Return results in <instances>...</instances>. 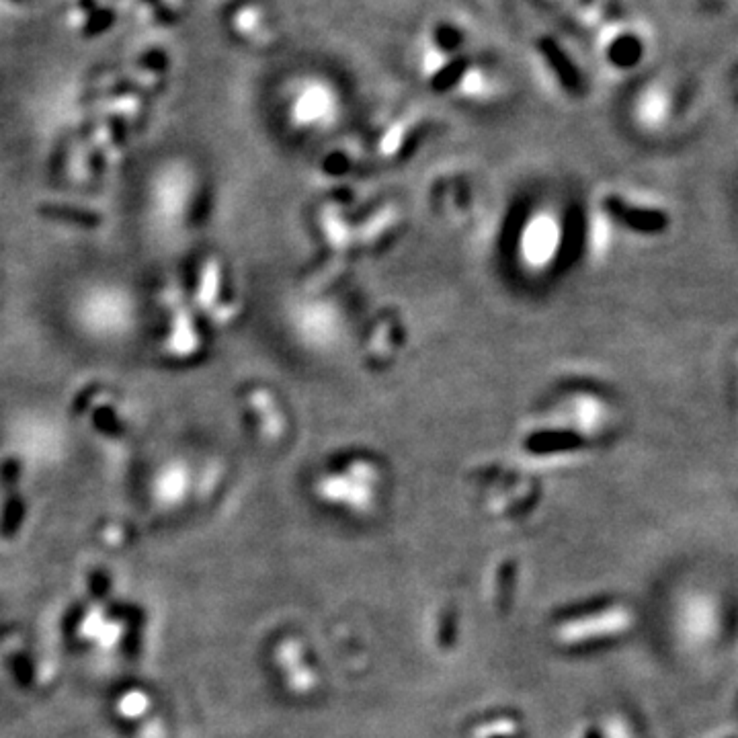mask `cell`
Wrapping results in <instances>:
<instances>
[{
    "label": "cell",
    "instance_id": "1",
    "mask_svg": "<svg viewBox=\"0 0 738 738\" xmlns=\"http://www.w3.org/2000/svg\"><path fill=\"white\" fill-rule=\"evenodd\" d=\"M374 472L365 464H353L341 474H333L320 482V497L328 503L351 507L353 511H365L374 501Z\"/></svg>",
    "mask_w": 738,
    "mask_h": 738
},
{
    "label": "cell",
    "instance_id": "2",
    "mask_svg": "<svg viewBox=\"0 0 738 738\" xmlns=\"http://www.w3.org/2000/svg\"><path fill=\"white\" fill-rule=\"evenodd\" d=\"M626 626H628V618L622 611L595 613V615H585V618H579V620H570L564 626H560L558 638L562 644L581 646V644H591L597 638L611 636Z\"/></svg>",
    "mask_w": 738,
    "mask_h": 738
},
{
    "label": "cell",
    "instance_id": "3",
    "mask_svg": "<svg viewBox=\"0 0 738 738\" xmlns=\"http://www.w3.org/2000/svg\"><path fill=\"white\" fill-rule=\"evenodd\" d=\"M529 238H531V259L538 261L536 265H546V261L556 251V244H560V228L554 224L550 216H542V220L533 222Z\"/></svg>",
    "mask_w": 738,
    "mask_h": 738
},
{
    "label": "cell",
    "instance_id": "4",
    "mask_svg": "<svg viewBox=\"0 0 738 738\" xmlns=\"http://www.w3.org/2000/svg\"><path fill=\"white\" fill-rule=\"evenodd\" d=\"M298 109H300L302 121L318 123V121H326V117H331L333 101H331V95H326L322 87H312V91L304 95V101H300Z\"/></svg>",
    "mask_w": 738,
    "mask_h": 738
},
{
    "label": "cell",
    "instance_id": "5",
    "mask_svg": "<svg viewBox=\"0 0 738 738\" xmlns=\"http://www.w3.org/2000/svg\"><path fill=\"white\" fill-rule=\"evenodd\" d=\"M515 734L517 726L513 724V720H495L478 730V738H513Z\"/></svg>",
    "mask_w": 738,
    "mask_h": 738
}]
</instances>
